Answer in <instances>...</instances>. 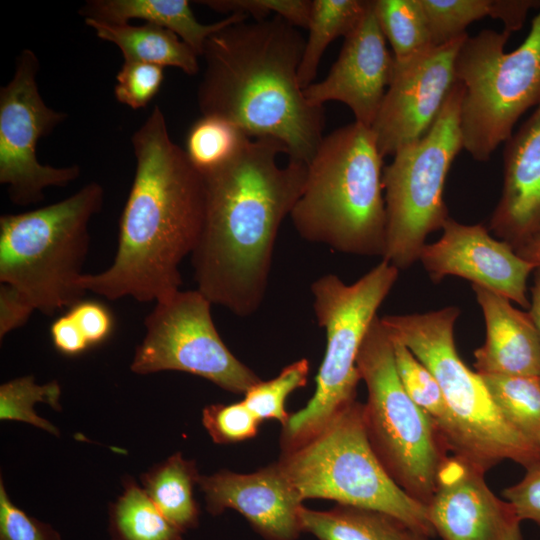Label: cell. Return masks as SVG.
<instances>
[{
  "label": "cell",
  "instance_id": "cell-29",
  "mask_svg": "<svg viewBox=\"0 0 540 540\" xmlns=\"http://www.w3.org/2000/svg\"><path fill=\"white\" fill-rule=\"evenodd\" d=\"M391 336V335H390ZM392 338L395 366L412 401L430 418L447 450L453 440L451 415L431 371L401 341Z\"/></svg>",
  "mask_w": 540,
  "mask_h": 540
},
{
  "label": "cell",
  "instance_id": "cell-5",
  "mask_svg": "<svg viewBox=\"0 0 540 540\" xmlns=\"http://www.w3.org/2000/svg\"><path fill=\"white\" fill-rule=\"evenodd\" d=\"M459 314V308L449 306L426 313L386 315L381 321L439 383L453 425V455L484 474L504 460L526 468L540 460V450L506 421L482 377L461 360L454 341Z\"/></svg>",
  "mask_w": 540,
  "mask_h": 540
},
{
  "label": "cell",
  "instance_id": "cell-32",
  "mask_svg": "<svg viewBox=\"0 0 540 540\" xmlns=\"http://www.w3.org/2000/svg\"><path fill=\"white\" fill-rule=\"evenodd\" d=\"M309 372V361L299 359L284 367L276 377L253 385L243 401L262 422L274 419L284 426L290 417L286 400L293 391L306 385Z\"/></svg>",
  "mask_w": 540,
  "mask_h": 540
},
{
  "label": "cell",
  "instance_id": "cell-31",
  "mask_svg": "<svg viewBox=\"0 0 540 540\" xmlns=\"http://www.w3.org/2000/svg\"><path fill=\"white\" fill-rule=\"evenodd\" d=\"M60 397L61 387L57 381L40 385L32 375L10 380L0 386V419L25 422L59 436L52 423L38 416L34 405L42 402L60 411Z\"/></svg>",
  "mask_w": 540,
  "mask_h": 540
},
{
  "label": "cell",
  "instance_id": "cell-41",
  "mask_svg": "<svg viewBox=\"0 0 540 540\" xmlns=\"http://www.w3.org/2000/svg\"><path fill=\"white\" fill-rule=\"evenodd\" d=\"M50 335L54 347L64 355L75 356L90 347L68 312L53 321L50 327Z\"/></svg>",
  "mask_w": 540,
  "mask_h": 540
},
{
  "label": "cell",
  "instance_id": "cell-22",
  "mask_svg": "<svg viewBox=\"0 0 540 540\" xmlns=\"http://www.w3.org/2000/svg\"><path fill=\"white\" fill-rule=\"evenodd\" d=\"M97 37L116 45L124 61H136L171 66L193 76L199 71L198 55L175 33L165 28L145 23L142 25L113 24L84 20Z\"/></svg>",
  "mask_w": 540,
  "mask_h": 540
},
{
  "label": "cell",
  "instance_id": "cell-28",
  "mask_svg": "<svg viewBox=\"0 0 540 540\" xmlns=\"http://www.w3.org/2000/svg\"><path fill=\"white\" fill-rule=\"evenodd\" d=\"M480 376L506 421L540 450V377Z\"/></svg>",
  "mask_w": 540,
  "mask_h": 540
},
{
  "label": "cell",
  "instance_id": "cell-37",
  "mask_svg": "<svg viewBox=\"0 0 540 540\" xmlns=\"http://www.w3.org/2000/svg\"><path fill=\"white\" fill-rule=\"evenodd\" d=\"M0 540H61L49 524L26 514L9 498L0 480Z\"/></svg>",
  "mask_w": 540,
  "mask_h": 540
},
{
  "label": "cell",
  "instance_id": "cell-25",
  "mask_svg": "<svg viewBox=\"0 0 540 540\" xmlns=\"http://www.w3.org/2000/svg\"><path fill=\"white\" fill-rule=\"evenodd\" d=\"M369 0H312L305 43L298 69V81L304 90L313 83L323 53L340 36L357 25Z\"/></svg>",
  "mask_w": 540,
  "mask_h": 540
},
{
  "label": "cell",
  "instance_id": "cell-7",
  "mask_svg": "<svg viewBox=\"0 0 540 540\" xmlns=\"http://www.w3.org/2000/svg\"><path fill=\"white\" fill-rule=\"evenodd\" d=\"M302 499L386 513L409 530L435 536L424 504L407 494L377 457L366 431L363 404L354 400L278 461Z\"/></svg>",
  "mask_w": 540,
  "mask_h": 540
},
{
  "label": "cell",
  "instance_id": "cell-38",
  "mask_svg": "<svg viewBox=\"0 0 540 540\" xmlns=\"http://www.w3.org/2000/svg\"><path fill=\"white\" fill-rule=\"evenodd\" d=\"M74 319L90 346L104 342L112 333L114 319L103 303L80 300L67 311Z\"/></svg>",
  "mask_w": 540,
  "mask_h": 540
},
{
  "label": "cell",
  "instance_id": "cell-23",
  "mask_svg": "<svg viewBox=\"0 0 540 540\" xmlns=\"http://www.w3.org/2000/svg\"><path fill=\"white\" fill-rule=\"evenodd\" d=\"M196 463L175 453L141 475L142 488L159 511L182 533L197 527L200 510L193 489Z\"/></svg>",
  "mask_w": 540,
  "mask_h": 540
},
{
  "label": "cell",
  "instance_id": "cell-15",
  "mask_svg": "<svg viewBox=\"0 0 540 540\" xmlns=\"http://www.w3.org/2000/svg\"><path fill=\"white\" fill-rule=\"evenodd\" d=\"M442 237L425 244L419 261L434 282L453 275L490 289L525 309L526 290L537 264L522 259L505 241L491 237L481 224L465 225L448 218Z\"/></svg>",
  "mask_w": 540,
  "mask_h": 540
},
{
  "label": "cell",
  "instance_id": "cell-6",
  "mask_svg": "<svg viewBox=\"0 0 540 540\" xmlns=\"http://www.w3.org/2000/svg\"><path fill=\"white\" fill-rule=\"evenodd\" d=\"M104 202L96 181L56 203L0 216V283L20 291L44 315L70 308L81 286L89 223Z\"/></svg>",
  "mask_w": 540,
  "mask_h": 540
},
{
  "label": "cell",
  "instance_id": "cell-9",
  "mask_svg": "<svg viewBox=\"0 0 540 540\" xmlns=\"http://www.w3.org/2000/svg\"><path fill=\"white\" fill-rule=\"evenodd\" d=\"M509 37L491 29L468 35L455 60V77L464 88L462 145L478 161H487L519 118L540 104V10L525 40L505 52Z\"/></svg>",
  "mask_w": 540,
  "mask_h": 540
},
{
  "label": "cell",
  "instance_id": "cell-26",
  "mask_svg": "<svg viewBox=\"0 0 540 540\" xmlns=\"http://www.w3.org/2000/svg\"><path fill=\"white\" fill-rule=\"evenodd\" d=\"M123 493L109 506L112 540H182L177 529L155 506L142 487L131 478Z\"/></svg>",
  "mask_w": 540,
  "mask_h": 540
},
{
  "label": "cell",
  "instance_id": "cell-40",
  "mask_svg": "<svg viewBox=\"0 0 540 540\" xmlns=\"http://www.w3.org/2000/svg\"><path fill=\"white\" fill-rule=\"evenodd\" d=\"M35 308L11 285L0 283V339L24 326Z\"/></svg>",
  "mask_w": 540,
  "mask_h": 540
},
{
  "label": "cell",
  "instance_id": "cell-44",
  "mask_svg": "<svg viewBox=\"0 0 540 540\" xmlns=\"http://www.w3.org/2000/svg\"><path fill=\"white\" fill-rule=\"evenodd\" d=\"M522 259L534 264H540V234L515 250Z\"/></svg>",
  "mask_w": 540,
  "mask_h": 540
},
{
  "label": "cell",
  "instance_id": "cell-33",
  "mask_svg": "<svg viewBox=\"0 0 540 540\" xmlns=\"http://www.w3.org/2000/svg\"><path fill=\"white\" fill-rule=\"evenodd\" d=\"M434 47L467 34L473 22L491 16L492 0H421Z\"/></svg>",
  "mask_w": 540,
  "mask_h": 540
},
{
  "label": "cell",
  "instance_id": "cell-1",
  "mask_svg": "<svg viewBox=\"0 0 540 540\" xmlns=\"http://www.w3.org/2000/svg\"><path fill=\"white\" fill-rule=\"evenodd\" d=\"M284 153L276 139L248 136L230 160L201 173L205 215L191 254L194 280L212 304L238 317L251 316L264 300L280 226L307 177V163L278 164Z\"/></svg>",
  "mask_w": 540,
  "mask_h": 540
},
{
  "label": "cell",
  "instance_id": "cell-4",
  "mask_svg": "<svg viewBox=\"0 0 540 540\" xmlns=\"http://www.w3.org/2000/svg\"><path fill=\"white\" fill-rule=\"evenodd\" d=\"M382 159L370 127L355 121L326 135L289 216L299 236L341 253L382 257Z\"/></svg>",
  "mask_w": 540,
  "mask_h": 540
},
{
  "label": "cell",
  "instance_id": "cell-34",
  "mask_svg": "<svg viewBox=\"0 0 540 540\" xmlns=\"http://www.w3.org/2000/svg\"><path fill=\"white\" fill-rule=\"evenodd\" d=\"M202 423L215 443L230 444L254 438L262 421L242 400L206 406Z\"/></svg>",
  "mask_w": 540,
  "mask_h": 540
},
{
  "label": "cell",
  "instance_id": "cell-20",
  "mask_svg": "<svg viewBox=\"0 0 540 540\" xmlns=\"http://www.w3.org/2000/svg\"><path fill=\"white\" fill-rule=\"evenodd\" d=\"M472 289L486 327L485 342L474 352L476 372L540 377V338L529 313L490 289Z\"/></svg>",
  "mask_w": 540,
  "mask_h": 540
},
{
  "label": "cell",
  "instance_id": "cell-18",
  "mask_svg": "<svg viewBox=\"0 0 540 540\" xmlns=\"http://www.w3.org/2000/svg\"><path fill=\"white\" fill-rule=\"evenodd\" d=\"M198 485L210 514L233 509L267 540H296L303 532L304 500L278 462L248 474L221 470L200 476Z\"/></svg>",
  "mask_w": 540,
  "mask_h": 540
},
{
  "label": "cell",
  "instance_id": "cell-27",
  "mask_svg": "<svg viewBox=\"0 0 540 540\" xmlns=\"http://www.w3.org/2000/svg\"><path fill=\"white\" fill-rule=\"evenodd\" d=\"M373 9L396 64L434 48L421 0H373Z\"/></svg>",
  "mask_w": 540,
  "mask_h": 540
},
{
  "label": "cell",
  "instance_id": "cell-19",
  "mask_svg": "<svg viewBox=\"0 0 540 540\" xmlns=\"http://www.w3.org/2000/svg\"><path fill=\"white\" fill-rule=\"evenodd\" d=\"M504 179L490 229L514 250L540 234V104L505 142Z\"/></svg>",
  "mask_w": 540,
  "mask_h": 540
},
{
  "label": "cell",
  "instance_id": "cell-39",
  "mask_svg": "<svg viewBox=\"0 0 540 540\" xmlns=\"http://www.w3.org/2000/svg\"><path fill=\"white\" fill-rule=\"evenodd\" d=\"M526 470L522 480L506 488L502 494L521 521L531 520L540 528V460Z\"/></svg>",
  "mask_w": 540,
  "mask_h": 540
},
{
  "label": "cell",
  "instance_id": "cell-8",
  "mask_svg": "<svg viewBox=\"0 0 540 540\" xmlns=\"http://www.w3.org/2000/svg\"><path fill=\"white\" fill-rule=\"evenodd\" d=\"M399 270L383 260L353 284L326 274L311 284L313 310L325 330L326 349L307 405L283 426L282 450L303 443L355 400L361 380L357 356L377 310L398 279Z\"/></svg>",
  "mask_w": 540,
  "mask_h": 540
},
{
  "label": "cell",
  "instance_id": "cell-3",
  "mask_svg": "<svg viewBox=\"0 0 540 540\" xmlns=\"http://www.w3.org/2000/svg\"><path fill=\"white\" fill-rule=\"evenodd\" d=\"M305 43L297 27L277 15L213 33L201 55L202 116L228 120L249 137L276 139L289 159L308 164L324 138L325 112L306 99L298 81Z\"/></svg>",
  "mask_w": 540,
  "mask_h": 540
},
{
  "label": "cell",
  "instance_id": "cell-45",
  "mask_svg": "<svg viewBox=\"0 0 540 540\" xmlns=\"http://www.w3.org/2000/svg\"><path fill=\"white\" fill-rule=\"evenodd\" d=\"M406 540H429V537H427L426 535H423V534H420V533L413 532V531L409 530L408 534H407V537H406Z\"/></svg>",
  "mask_w": 540,
  "mask_h": 540
},
{
  "label": "cell",
  "instance_id": "cell-24",
  "mask_svg": "<svg viewBox=\"0 0 540 540\" xmlns=\"http://www.w3.org/2000/svg\"><path fill=\"white\" fill-rule=\"evenodd\" d=\"M300 522L318 540H406L409 531L386 513L342 504L325 511L302 506Z\"/></svg>",
  "mask_w": 540,
  "mask_h": 540
},
{
  "label": "cell",
  "instance_id": "cell-12",
  "mask_svg": "<svg viewBox=\"0 0 540 540\" xmlns=\"http://www.w3.org/2000/svg\"><path fill=\"white\" fill-rule=\"evenodd\" d=\"M212 303L197 289L178 291L156 302L144 320L131 371L147 375L181 371L220 388L245 394L261 379L225 345L211 315Z\"/></svg>",
  "mask_w": 540,
  "mask_h": 540
},
{
  "label": "cell",
  "instance_id": "cell-42",
  "mask_svg": "<svg viewBox=\"0 0 540 540\" xmlns=\"http://www.w3.org/2000/svg\"><path fill=\"white\" fill-rule=\"evenodd\" d=\"M540 8V1L534 0H492L491 16L504 24V31L510 34L522 28L528 11Z\"/></svg>",
  "mask_w": 540,
  "mask_h": 540
},
{
  "label": "cell",
  "instance_id": "cell-13",
  "mask_svg": "<svg viewBox=\"0 0 540 540\" xmlns=\"http://www.w3.org/2000/svg\"><path fill=\"white\" fill-rule=\"evenodd\" d=\"M39 68L36 53L22 50L11 80L0 88V183L7 186L11 202L19 206L41 202L46 188L65 187L81 174L76 164L54 167L37 159L39 140L68 117L41 97Z\"/></svg>",
  "mask_w": 540,
  "mask_h": 540
},
{
  "label": "cell",
  "instance_id": "cell-36",
  "mask_svg": "<svg viewBox=\"0 0 540 540\" xmlns=\"http://www.w3.org/2000/svg\"><path fill=\"white\" fill-rule=\"evenodd\" d=\"M197 3L228 15L246 14L254 20H263L273 14L295 27L307 29L312 0H205Z\"/></svg>",
  "mask_w": 540,
  "mask_h": 540
},
{
  "label": "cell",
  "instance_id": "cell-10",
  "mask_svg": "<svg viewBox=\"0 0 540 540\" xmlns=\"http://www.w3.org/2000/svg\"><path fill=\"white\" fill-rule=\"evenodd\" d=\"M356 364L368 391L363 416L372 448L392 479L426 506L447 449L430 418L405 391L392 338L378 316L366 333Z\"/></svg>",
  "mask_w": 540,
  "mask_h": 540
},
{
  "label": "cell",
  "instance_id": "cell-35",
  "mask_svg": "<svg viewBox=\"0 0 540 540\" xmlns=\"http://www.w3.org/2000/svg\"><path fill=\"white\" fill-rule=\"evenodd\" d=\"M163 80L164 67L124 61L116 75L115 98L134 110L145 108L158 94Z\"/></svg>",
  "mask_w": 540,
  "mask_h": 540
},
{
  "label": "cell",
  "instance_id": "cell-30",
  "mask_svg": "<svg viewBox=\"0 0 540 540\" xmlns=\"http://www.w3.org/2000/svg\"><path fill=\"white\" fill-rule=\"evenodd\" d=\"M247 137L228 120L202 116L190 127L184 150L191 163L204 173L230 160Z\"/></svg>",
  "mask_w": 540,
  "mask_h": 540
},
{
  "label": "cell",
  "instance_id": "cell-17",
  "mask_svg": "<svg viewBox=\"0 0 540 540\" xmlns=\"http://www.w3.org/2000/svg\"><path fill=\"white\" fill-rule=\"evenodd\" d=\"M329 74L303 90L313 105L328 101L347 105L355 121L371 127L393 76L394 58L387 49L373 9V0L347 34Z\"/></svg>",
  "mask_w": 540,
  "mask_h": 540
},
{
  "label": "cell",
  "instance_id": "cell-16",
  "mask_svg": "<svg viewBox=\"0 0 540 540\" xmlns=\"http://www.w3.org/2000/svg\"><path fill=\"white\" fill-rule=\"evenodd\" d=\"M484 475L461 457L444 460L426 505L435 535L443 540H523L514 507L490 490Z\"/></svg>",
  "mask_w": 540,
  "mask_h": 540
},
{
  "label": "cell",
  "instance_id": "cell-11",
  "mask_svg": "<svg viewBox=\"0 0 540 540\" xmlns=\"http://www.w3.org/2000/svg\"><path fill=\"white\" fill-rule=\"evenodd\" d=\"M463 85L456 80L440 114L418 141L398 150L383 168L386 245L382 256L399 271L419 261L428 234L449 218L445 181L461 149Z\"/></svg>",
  "mask_w": 540,
  "mask_h": 540
},
{
  "label": "cell",
  "instance_id": "cell-2",
  "mask_svg": "<svg viewBox=\"0 0 540 540\" xmlns=\"http://www.w3.org/2000/svg\"><path fill=\"white\" fill-rule=\"evenodd\" d=\"M136 168L119 219L111 265L84 274L81 286L108 300L162 301L180 291V264L195 249L204 223L201 172L170 138L155 105L131 137Z\"/></svg>",
  "mask_w": 540,
  "mask_h": 540
},
{
  "label": "cell",
  "instance_id": "cell-14",
  "mask_svg": "<svg viewBox=\"0 0 540 540\" xmlns=\"http://www.w3.org/2000/svg\"><path fill=\"white\" fill-rule=\"evenodd\" d=\"M467 36L406 63L394 62L391 82L370 127L383 158L420 140L430 130L456 83L455 60Z\"/></svg>",
  "mask_w": 540,
  "mask_h": 540
},
{
  "label": "cell",
  "instance_id": "cell-21",
  "mask_svg": "<svg viewBox=\"0 0 540 540\" xmlns=\"http://www.w3.org/2000/svg\"><path fill=\"white\" fill-rule=\"evenodd\" d=\"M78 13L84 20L113 24L144 20L175 33L201 57L207 39L218 30L238 21L246 14L234 13L212 24L200 23L187 0H87Z\"/></svg>",
  "mask_w": 540,
  "mask_h": 540
},
{
  "label": "cell",
  "instance_id": "cell-43",
  "mask_svg": "<svg viewBox=\"0 0 540 540\" xmlns=\"http://www.w3.org/2000/svg\"><path fill=\"white\" fill-rule=\"evenodd\" d=\"M534 282L531 288V303L529 307V315L536 327L540 338V264L534 269Z\"/></svg>",
  "mask_w": 540,
  "mask_h": 540
}]
</instances>
